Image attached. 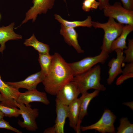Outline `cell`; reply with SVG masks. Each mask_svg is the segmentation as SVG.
Listing matches in <instances>:
<instances>
[{
    "mask_svg": "<svg viewBox=\"0 0 133 133\" xmlns=\"http://www.w3.org/2000/svg\"><path fill=\"white\" fill-rule=\"evenodd\" d=\"M52 56L49 71L42 83L46 93L56 96L65 84L73 81L74 76L68 63L60 54L55 52Z\"/></svg>",
    "mask_w": 133,
    "mask_h": 133,
    "instance_id": "obj_1",
    "label": "cell"
},
{
    "mask_svg": "<svg viewBox=\"0 0 133 133\" xmlns=\"http://www.w3.org/2000/svg\"><path fill=\"white\" fill-rule=\"evenodd\" d=\"M101 68L95 65L86 71L74 77L73 81L77 84L80 93L82 94L90 89L104 91L106 87L100 83Z\"/></svg>",
    "mask_w": 133,
    "mask_h": 133,
    "instance_id": "obj_2",
    "label": "cell"
},
{
    "mask_svg": "<svg viewBox=\"0 0 133 133\" xmlns=\"http://www.w3.org/2000/svg\"><path fill=\"white\" fill-rule=\"evenodd\" d=\"M92 26L95 28L103 29L104 34L101 50H105L109 53L112 43L121 34L124 24L116 22L112 17H109L107 21L101 23L98 21H92Z\"/></svg>",
    "mask_w": 133,
    "mask_h": 133,
    "instance_id": "obj_3",
    "label": "cell"
},
{
    "mask_svg": "<svg viewBox=\"0 0 133 133\" xmlns=\"http://www.w3.org/2000/svg\"><path fill=\"white\" fill-rule=\"evenodd\" d=\"M109 53L101 50L98 55L85 57L78 61L68 63L74 76L82 73L99 63H105L109 57Z\"/></svg>",
    "mask_w": 133,
    "mask_h": 133,
    "instance_id": "obj_4",
    "label": "cell"
},
{
    "mask_svg": "<svg viewBox=\"0 0 133 133\" xmlns=\"http://www.w3.org/2000/svg\"><path fill=\"white\" fill-rule=\"evenodd\" d=\"M15 104L19 108L20 115L23 119L22 121L18 119L17 122L18 125L28 131H36L38 128L36 119L39 115L38 109H32L29 104L25 105L18 103L16 101Z\"/></svg>",
    "mask_w": 133,
    "mask_h": 133,
    "instance_id": "obj_5",
    "label": "cell"
},
{
    "mask_svg": "<svg viewBox=\"0 0 133 133\" xmlns=\"http://www.w3.org/2000/svg\"><path fill=\"white\" fill-rule=\"evenodd\" d=\"M103 10L106 17H112L121 24L133 25V11L125 9L120 2L110 4Z\"/></svg>",
    "mask_w": 133,
    "mask_h": 133,
    "instance_id": "obj_6",
    "label": "cell"
},
{
    "mask_svg": "<svg viewBox=\"0 0 133 133\" xmlns=\"http://www.w3.org/2000/svg\"><path fill=\"white\" fill-rule=\"evenodd\" d=\"M116 116L110 110H105L100 119L95 123L86 126H81L83 131L94 130L100 133H115L114 123Z\"/></svg>",
    "mask_w": 133,
    "mask_h": 133,
    "instance_id": "obj_7",
    "label": "cell"
},
{
    "mask_svg": "<svg viewBox=\"0 0 133 133\" xmlns=\"http://www.w3.org/2000/svg\"><path fill=\"white\" fill-rule=\"evenodd\" d=\"M55 0H33V5L27 11L25 17L21 24L15 28L17 29L22 24L32 20L35 22L38 14H46L49 9H51L54 5Z\"/></svg>",
    "mask_w": 133,
    "mask_h": 133,
    "instance_id": "obj_8",
    "label": "cell"
},
{
    "mask_svg": "<svg viewBox=\"0 0 133 133\" xmlns=\"http://www.w3.org/2000/svg\"><path fill=\"white\" fill-rule=\"evenodd\" d=\"M80 93L77 84L72 81L65 84L58 92L56 99L63 104L68 106L78 98Z\"/></svg>",
    "mask_w": 133,
    "mask_h": 133,
    "instance_id": "obj_9",
    "label": "cell"
},
{
    "mask_svg": "<svg viewBox=\"0 0 133 133\" xmlns=\"http://www.w3.org/2000/svg\"><path fill=\"white\" fill-rule=\"evenodd\" d=\"M19 89L3 81L0 75V93L2 97V101L0 104L12 108H17L15 102L20 92Z\"/></svg>",
    "mask_w": 133,
    "mask_h": 133,
    "instance_id": "obj_10",
    "label": "cell"
},
{
    "mask_svg": "<svg viewBox=\"0 0 133 133\" xmlns=\"http://www.w3.org/2000/svg\"><path fill=\"white\" fill-rule=\"evenodd\" d=\"M17 102L26 105L33 102H38L48 105L50 102L46 93L38 91L36 89L28 90L23 93L20 92Z\"/></svg>",
    "mask_w": 133,
    "mask_h": 133,
    "instance_id": "obj_11",
    "label": "cell"
},
{
    "mask_svg": "<svg viewBox=\"0 0 133 133\" xmlns=\"http://www.w3.org/2000/svg\"><path fill=\"white\" fill-rule=\"evenodd\" d=\"M115 51L116 53V57L112 58L108 64L109 69L107 82L109 85L112 83L118 75L122 73L121 65L125 58L123 55V50L121 49H117Z\"/></svg>",
    "mask_w": 133,
    "mask_h": 133,
    "instance_id": "obj_12",
    "label": "cell"
},
{
    "mask_svg": "<svg viewBox=\"0 0 133 133\" xmlns=\"http://www.w3.org/2000/svg\"><path fill=\"white\" fill-rule=\"evenodd\" d=\"M100 91L97 90L91 93L87 92L82 94L80 100L79 113L75 131L77 133L81 132V124L84 116L87 114V110L90 102L94 98L98 95Z\"/></svg>",
    "mask_w": 133,
    "mask_h": 133,
    "instance_id": "obj_13",
    "label": "cell"
},
{
    "mask_svg": "<svg viewBox=\"0 0 133 133\" xmlns=\"http://www.w3.org/2000/svg\"><path fill=\"white\" fill-rule=\"evenodd\" d=\"M45 76L40 71L31 75L24 80L16 82H5L13 87L19 89L24 88L28 90L36 89L37 85L42 82Z\"/></svg>",
    "mask_w": 133,
    "mask_h": 133,
    "instance_id": "obj_14",
    "label": "cell"
},
{
    "mask_svg": "<svg viewBox=\"0 0 133 133\" xmlns=\"http://www.w3.org/2000/svg\"><path fill=\"white\" fill-rule=\"evenodd\" d=\"M60 33L63 36L65 42L69 46H72L78 53L84 52L79 43L78 34L74 28L61 24Z\"/></svg>",
    "mask_w": 133,
    "mask_h": 133,
    "instance_id": "obj_15",
    "label": "cell"
},
{
    "mask_svg": "<svg viewBox=\"0 0 133 133\" xmlns=\"http://www.w3.org/2000/svg\"><path fill=\"white\" fill-rule=\"evenodd\" d=\"M55 106L56 117L54 126L56 133H64L66 120L68 116V106L63 104L56 99Z\"/></svg>",
    "mask_w": 133,
    "mask_h": 133,
    "instance_id": "obj_16",
    "label": "cell"
},
{
    "mask_svg": "<svg viewBox=\"0 0 133 133\" xmlns=\"http://www.w3.org/2000/svg\"><path fill=\"white\" fill-rule=\"evenodd\" d=\"M15 23L12 22L8 25L0 27V52L2 53L6 48V42L10 40L21 39L22 36L14 31Z\"/></svg>",
    "mask_w": 133,
    "mask_h": 133,
    "instance_id": "obj_17",
    "label": "cell"
},
{
    "mask_svg": "<svg viewBox=\"0 0 133 133\" xmlns=\"http://www.w3.org/2000/svg\"><path fill=\"white\" fill-rule=\"evenodd\" d=\"M133 31V25L126 24L123 27L122 31L120 35L112 43L110 51L111 52L117 49H119L123 50L127 48L126 45V39L127 37Z\"/></svg>",
    "mask_w": 133,
    "mask_h": 133,
    "instance_id": "obj_18",
    "label": "cell"
},
{
    "mask_svg": "<svg viewBox=\"0 0 133 133\" xmlns=\"http://www.w3.org/2000/svg\"><path fill=\"white\" fill-rule=\"evenodd\" d=\"M80 106V100L77 98L68 106L67 118L69 120L70 126L75 131L79 117Z\"/></svg>",
    "mask_w": 133,
    "mask_h": 133,
    "instance_id": "obj_19",
    "label": "cell"
},
{
    "mask_svg": "<svg viewBox=\"0 0 133 133\" xmlns=\"http://www.w3.org/2000/svg\"><path fill=\"white\" fill-rule=\"evenodd\" d=\"M55 18L61 24L66 26L75 28L82 27L90 28L92 26V21L91 16H88L85 20L82 21H69L63 18L57 14L54 15Z\"/></svg>",
    "mask_w": 133,
    "mask_h": 133,
    "instance_id": "obj_20",
    "label": "cell"
},
{
    "mask_svg": "<svg viewBox=\"0 0 133 133\" xmlns=\"http://www.w3.org/2000/svg\"><path fill=\"white\" fill-rule=\"evenodd\" d=\"M23 44L26 46L33 47L39 53H49L50 48L49 45L38 41L33 33L30 38L25 40Z\"/></svg>",
    "mask_w": 133,
    "mask_h": 133,
    "instance_id": "obj_21",
    "label": "cell"
},
{
    "mask_svg": "<svg viewBox=\"0 0 133 133\" xmlns=\"http://www.w3.org/2000/svg\"><path fill=\"white\" fill-rule=\"evenodd\" d=\"M38 61L41 67V71L45 76L48 73L51 65L52 55L49 53H38Z\"/></svg>",
    "mask_w": 133,
    "mask_h": 133,
    "instance_id": "obj_22",
    "label": "cell"
},
{
    "mask_svg": "<svg viewBox=\"0 0 133 133\" xmlns=\"http://www.w3.org/2000/svg\"><path fill=\"white\" fill-rule=\"evenodd\" d=\"M122 73L116 81V84L117 85L120 84L125 80L133 77V62L127 63Z\"/></svg>",
    "mask_w": 133,
    "mask_h": 133,
    "instance_id": "obj_23",
    "label": "cell"
},
{
    "mask_svg": "<svg viewBox=\"0 0 133 133\" xmlns=\"http://www.w3.org/2000/svg\"><path fill=\"white\" fill-rule=\"evenodd\" d=\"M117 130V133H133V124L130 123L127 117H122L120 119V125Z\"/></svg>",
    "mask_w": 133,
    "mask_h": 133,
    "instance_id": "obj_24",
    "label": "cell"
},
{
    "mask_svg": "<svg viewBox=\"0 0 133 133\" xmlns=\"http://www.w3.org/2000/svg\"><path fill=\"white\" fill-rule=\"evenodd\" d=\"M0 110L4 116L9 117H17L20 115V110L17 108H13L5 106L0 104Z\"/></svg>",
    "mask_w": 133,
    "mask_h": 133,
    "instance_id": "obj_25",
    "label": "cell"
},
{
    "mask_svg": "<svg viewBox=\"0 0 133 133\" xmlns=\"http://www.w3.org/2000/svg\"><path fill=\"white\" fill-rule=\"evenodd\" d=\"M125 55L123 62H133V39H129L127 48L123 51Z\"/></svg>",
    "mask_w": 133,
    "mask_h": 133,
    "instance_id": "obj_26",
    "label": "cell"
},
{
    "mask_svg": "<svg viewBox=\"0 0 133 133\" xmlns=\"http://www.w3.org/2000/svg\"><path fill=\"white\" fill-rule=\"evenodd\" d=\"M0 128L5 129L17 133H22V132L19 130L10 125L9 122L5 120L3 118L0 120Z\"/></svg>",
    "mask_w": 133,
    "mask_h": 133,
    "instance_id": "obj_27",
    "label": "cell"
},
{
    "mask_svg": "<svg viewBox=\"0 0 133 133\" xmlns=\"http://www.w3.org/2000/svg\"><path fill=\"white\" fill-rule=\"evenodd\" d=\"M124 8L127 10L133 11V0H120Z\"/></svg>",
    "mask_w": 133,
    "mask_h": 133,
    "instance_id": "obj_28",
    "label": "cell"
},
{
    "mask_svg": "<svg viewBox=\"0 0 133 133\" xmlns=\"http://www.w3.org/2000/svg\"><path fill=\"white\" fill-rule=\"evenodd\" d=\"M91 9H93L92 3L88 0H84L82 3V9L84 11H89Z\"/></svg>",
    "mask_w": 133,
    "mask_h": 133,
    "instance_id": "obj_29",
    "label": "cell"
},
{
    "mask_svg": "<svg viewBox=\"0 0 133 133\" xmlns=\"http://www.w3.org/2000/svg\"><path fill=\"white\" fill-rule=\"evenodd\" d=\"M110 0H98L99 5V9L101 10L110 4Z\"/></svg>",
    "mask_w": 133,
    "mask_h": 133,
    "instance_id": "obj_30",
    "label": "cell"
},
{
    "mask_svg": "<svg viewBox=\"0 0 133 133\" xmlns=\"http://www.w3.org/2000/svg\"><path fill=\"white\" fill-rule=\"evenodd\" d=\"M44 133H56L55 130L54 126L53 127L48 128L44 130Z\"/></svg>",
    "mask_w": 133,
    "mask_h": 133,
    "instance_id": "obj_31",
    "label": "cell"
},
{
    "mask_svg": "<svg viewBox=\"0 0 133 133\" xmlns=\"http://www.w3.org/2000/svg\"><path fill=\"white\" fill-rule=\"evenodd\" d=\"M92 3L93 9H96L99 7V4L98 2L96 0H88Z\"/></svg>",
    "mask_w": 133,
    "mask_h": 133,
    "instance_id": "obj_32",
    "label": "cell"
},
{
    "mask_svg": "<svg viewBox=\"0 0 133 133\" xmlns=\"http://www.w3.org/2000/svg\"><path fill=\"white\" fill-rule=\"evenodd\" d=\"M133 101L131 102H124L123 104L125 105H126L133 110Z\"/></svg>",
    "mask_w": 133,
    "mask_h": 133,
    "instance_id": "obj_33",
    "label": "cell"
},
{
    "mask_svg": "<svg viewBox=\"0 0 133 133\" xmlns=\"http://www.w3.org/2000/svg\"><path fill=\"white\" fill-rule=\"evenodd\" d=\"M4 116L3 113L0 110V120L3 118Z\"/></svg>",
    "mask_w": 133,
    "mask_h": 133,
    "instance_id": "obj_34",
    "label": "cell"
},
{
    "mask_svg": "<svg viewBox=\"0 0 133 133\" xmlns=\"http://www.w3.org/2000/svg\"><path fill=\"white\" fill-rule=\"evenodd\" d=\"M2 101V95L0 93V102Z\"/></svg>",
    "mask_w": 133,
    "mask_h": 133,
    "instance_id": "obj_35",
    "label": "cell"
},
{
    "mask_svg": "<svg viewBox=\"0 0 133 133\" xmlns=\"http://www.w3.org/2000/svg\"><path fill=\"white\" fill-rule=\"evenodd\" d=\"M65 2H66V0H63Z\"/></svg>",
    "mask_w": 133,
    "mask_h": 133,
    "instance_id": "obj_36",
    "label": "cell"
},
{
    "mask_svg": "<svg viewBox=\"0 0 133 133\" xmlns=\"http://www.w3.org/2000/svg\"><path fill=\"white\" fill-rule=\"evenodd\" d=\"M1 15H0V19L1 18Z\"/></svg>",
    "mask_w": 133,
    "mask_h": 133,
    "instance_id": "obj_37",
    "label": "cell"
}]
</instances>
